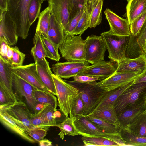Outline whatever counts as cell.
<instances>
[{
  "label": "cell",
  "mask_w": 146,
  "mask_h": 146,
  "mask_svg": "<svg viewBox=\"0 0 146 146\" xmlns=\"http://www.w3.org/2000/svg\"><path fill=\"white\" fill-rule=\"evenodd\" d=\"M84 104L79 92L73 98L70 106V117L75 119L77 117L84 115Z\"/></svg>",
  "instance_id": "38"
},
{
  "label": "cell",
  "mask_w": 146,
  "mask_h": 146,
  "mask_svg": "<svg viewBox=\"0 0 146 146\" xmlns=\"http://www.w3.org/2000/svg\"><path fill=\"white\" fill-rule=\"evenodd\" d=\"M10 63L7 62L0 56V86L10 96L15 103L17 100L12 88L13 72Z\"/></svg>",
  "instance_id": "18"
},
{
  "label": "cell",
  "mask_w": 146,
  "mask_h": 146,
  "mask_svg": "<svg viewBox=\"0 0 146 146\" xmlns=\"http://www.w3.org/2000/svg\"><path fill=\"white\" fill-rule=\"evenodd\" d=\"M124 129L136 135L146 137V109Z\"/></svg>",
  "instance_id": "26"
},
{
  "label": "cell",
  "mask_w": 146,
  "mask_h": 146,
  "mask_svg": "<svg viewBox=\"0 0 146 146\" xmlns=\"http://www.w3.org/2000/svg\"><path fill=\"white\" fill-rule=\"evenodd\" d=\"M104 0H87L84 8L89 16V27L94 28L101 23Z\"/></svg>",
  "instance_id": "21"
},
{
  "label": "cell",
  "mask_w": 146,
  "mask_h": 146,
  "mask_svg": "<svg viewBox=\"0 0 146 146\" xmlns=\"http://www.w3.org/2000/svg\"><path fill=\"white\" fill-rule=\"evenodd\" d=\"M76 88L80 93L84 104V115H89L95 109L107 92L100 88L97 82H79L74 80H65Z\"/></svg>",
  "instance_id": "2"
},
{
  "label": "cell",
  "mask_w": 146,
  "mask_h": 146,
  "mask_svg": "<svg viewBox=\"0 0 146 146\" xmlns=\"http://www.w3.org/2000/svg\"><path fill=\"white\" fill-rule=\"evenodd\" d=\"M50 8L48 6L43 11L38 17L36 31L38 32L47 36L51 16Z\"/></svg>",
  "instance_id": "35"
},
{
  "label": "cell",
  "mask_w": 146,
  "mask_h": 146,
  "mask_svg": "<svg viewBox=\"0 0 146 146\" xmlns=\"http://www.w3.org/2000/svg\"><path fill=\"white\" fill-rule=\"evenodd\" d=\"M0 56L7 62H9L7 57V54L9 45L3 39H0Z\"/></svg>",
  "instance_id": "51"
},
{
  "label": "cell",
  "mask_w": 146,
  "mask_h": 146,
  "mask_svg": "<svg viewBox=\"0 0 146 146\" xmlns=\"http://www.w3.org/2000/svg\"><path fill=\"white\" fill-rule=\"evenodd\" d=\"M48 7L64 29L69 21L72 0H48Z\"/></svg>",
  "instance_id": "14"
},
{
  "label": "cell",
  "mask_w": 146,
  "mask_h": 146,
  "mask_svg": "<svg viewBox=\"0 0 146 146\" xmlns=\"http://www.w3.org/2000/svg\"><path fill=\"white\" fill-rule=\"evenodd\" d=\"M119 133L127 146H146V137L136 135L124 129H121Z\"/></svg>",
  "instance_id": "34"
},
{
  "label": "cell",
  "mask_w": 146,
  "mask_h": 146,
  "mask_svg": "<svg viewBox=\"0 0 146 146\" xmlns=\"http://www.w3.org/2000/svg\"><path fill=\"white\" fill-rule=\"evenodd\" d=\"M117 66L115 62L103 60L86 66L78 75L102 77L105 79L116 72Z\"/></svg>",
  "instance_id": "13"
},
{
  "label": "cell",
  "mask_w": 146,
  "mask_h": 146,
  "mask_svg": "<svg viewBox=\"0 0 146 146\" xmlns=\"http://www.w3.org/2000/svg\"><path fill=\"white\" fill-rule=\"evenodd\" d=\"M13 49L11 47H10V46H9L7 54V57L9 62L13 56Z\"/></svg>",
  "instance_id": "55"
},
{
  "label": "cell",
  "mask_w": 146,
  "mask_h": 146,
  "mask_svg": "<svg viewBox=\"0 0 146 146\" xmlns=\"http://www.w3.org/2000/svg\"><path fill=\"white\" fill-rule=\"evenodd\" d=\"M126 16L130 24L146 11V0H130L126 7Z\"/></svg>",
  "instance_id": "25"
},
{
  "label": "cell",
  "mask_w": 146,
  "mask_h": 146,
  "mask_svg": "<svg viewBox=\"0 0 146 146\" xmlns=\"http://www.w3.org/2000/svg\"><path fill=\"white\" fill-rule=\"evenodd\" d=\"M146 82L134 83L126 89L115 102L117 114L128 106L145 100Z\"/></svg>",
  "instance_id": "8"
},
{
  "label": "cell",
  "mask_w": 146,
  "mask_h": 146,
  "mask_svg": "<svg viewBox=\"0 0 146 146\" xmlns=\"http://www.w3.org/2000/svg\"><path fill=\"white\" fill-rule=\"evenodd\" d=\"M64 35V29L62 25L54 15L51 14L47 37L54 43L59 46L63 40Z\"/></svg>",
  "instance_id": "24"
},
{
  "label": "cell",
  "mask_w": 146,
  "mask_h": 146,
  "mask_svg": "<svg viewBox=\"0 0 146 146\" xmlns=\"http://www.w3.org/2000/svg\"><path fill=\"white\" fill-rule=\"evenodd\" d=\"M106 43L108 58L117 64L126 58L125 53L130 36L115 35L109 31L100 34Z\"/></svg>",
  "instance_id": "5"
},
{
  "label": "cell",
  "mask_w": 146,
  "mask_h": 146,
  "mask_svg": "<svg viewBox=\"0 0 146 146\" xmlns=\"http://www.w3.org/2000/svg\"><path fill=\"white\" fill-rule=\"evenodd\" d=\"M35 96L38 104L42 105L49 104L57 109V98L52 93L48 91H45L36 89L35 90Z\"/></svg>",
  "instance_id": "32"
},
{
  "label": "cell",
  "mask_w": 146,
  "mask_h": 146,
  "mask_svg": "<svg viewBox=\"0 0 146 146\" xmlns=\"http://www.w3.org/2000/svg\"><path fill=\"white\" fill-rule=\"evenodd\" d=\"M86 64H89V63L86 61H67L53 64L51 68L54 74L60 77L73 68Z\"/></svg>",
  "instance_id": "28"
},
{
  "label": "cell",
  "mask_w": 146,
  "mask_h": 146,
  "mask_svg": "<svg viewBox=\"0 0 146 146\" xmlns=\"http://www.w3.org/2000/svg\"><path fill=\"white\" fill-rule=\"evenodd\" d=\"M42 0H31L28 11V17L31 25L38 17L42 3Z\"/></svg>",
  "instance_id": "39"
},
{
  "label": "cell",
  "mask_w": 146,
  "mask_h": 146,
  "mask_svg": "<svg viewBox=\"0 0 146 146\" xmlns=\"http://www.w3.org/2000/svg\"><path fill=\"white\" fill-rule=\"evenodd\" d=\"M57 111V109L54 108L50 105L46 114V117L49 127L56 126L57 124L56 121V113Z\"/></svg>",
  "instance_id": "49"
},
{
  "label": "cell",
  "mask_w": 146,
  "mask_h": 146,
  "mask_svg": "<svg viewBox=\"0 0 146 146\" xmlns=\"http://www.w3.org/2000/svg\"><path fill=\"white\" fill-rule=\"evenodd\" d=\"M40 34L46 57L55 61H59L60 59L58 52L59 46L54 43L43 34Z\"/></svg>",
  "instance_id": "31"
},
{
  "label": "cell",
  "mask_w": 146,
  "mask_h": 146,
  "mask_svg": "<svg viewBox=\"0 0 146 146\" xmlns=\"http://www.w3.org/2000/svg\"><path fill=\"white\" fill-rule=\"evenodd\" d=\"M33 41L34 46L31 49V53L35 62H36L46 58L40 32H35Z\"/></svg>",
  "instance_id": "29"
},
{
  "label": "cell",
  "mask_w": 146,
  "mask_h": 146,
  "mask_svg": "<svg viewBox=\"0 0 146 146\" xmlns=\"http://www.w3.org/2000/svg\"><path fill=\"white\" fill-rule=\"evenodd\" d=\"M74 122V119L68 117L66 118L62 122L57 124L56 126L60 130L58 135L63 140L65 135L74 136L79 135Z\"/></svg>",
  "instance_id": "30"
},
{
  "label": "cell",
  "mask_w": 146,
  "mask_h": 146,
  "mask_svg": "<svg viewBox=\"0 0 146 146\" xmlns=\"http://www.w3.org/2000/svg\"><path fill=\"white\" fill-rule=\"evenodd\" d=\"M87 115L100 118L120 128L114 104H109L96 108Z\"/></svg>",
  "instance_id": "22"
},
{
  "label": "cell",
  "mask_w": 146,
  "mask_h": 146,
  "mask_svg": "<svg viewBox=\"0 0 146 146\" xmlns=\"http://www.w3.org/2000/svg\"><path fill=\"white\" fill-rule=\"evenodd\" d=\"M49 104L43 106L42 109L36 114H33L31 122L36 127H43L49 129L47 121L46 114L48 109Z\"/></svg>",
  "instance_id": "36"
},
{
  "label": "cell",
  "mask_w": 146,
  "mask_h": 146,
  "mask_svg": "<svg viewBox=\"0 0 146 146\" xmlns=\"http://www.w3.org/2000/svg\"><path fill=\"white\" fill-rule=\"evenodd\" d=\"M81 139L85 146H119L115 141L103 137L82 136Z\"/></svg>",
  "instance_id": "37"
},
{
  "label": "cell",
  "mask_w": 146,
  "mask_h": 146,
  "mask_svg": "<svg viewBox=\"0 0 146 146\" xmlns=\"http://www.w3.org/2000/svg\"><path fill=\"white\" fill-rule=\"evenodd\" d=\"M74 80L79 82L89 83L105 79L102 77L85 75H77L73 77Z\"/></svg>",
  "instance_id": "47"
},
{
  "label": "cell",
  "mask_w": 146,
  "mask_h": 146,
  "mask_svg": "<svg viewBox=\"0 0 146 146\" xmlns=\"http://www.w3.org/2000/svg\"><path fill=\"white\" fill-rule=\"evenodd\" d=\"M145 103H146V101H145Z\"/></svg>",
  "instance_id": "59"
},
{
  "label": "cell",
  "mask_w": 146,
  "mask_h": 146,
  "mask_svg": "<svg viewBox=\"0 0 146 146\" xmlns=\"http://www.w3.org/2000/svg\"><path fill=\"white\" fill-rule=\"evenodd\" d=\"M43 1H48V0H42Z\"/></svg>",
  "instance_id": "57"
},
{
  "label": "cell",
  "mask_w": 146,
  "mask_h": 146,
  "mask_svg": "<svg viewBox=\"0 0 146 146\" xmlns=\"http://www.w3.org/2000/svg\"><path fill=\"white\" fill-rule=\"evenodd\" d=\"M145 101H146V94L145 95Z\"/></svg>",
  "instance_id": "56"
},
{
  "label": "cell",
  "mask_w": 146,
  "mask_h": 146,
  "mask_svg": "<svg viewBox=\"0 0 146 146\" xmlns=\"http://www.w3.org/2000/svg\"><path fill=\"white\" fill-rule=\"evenodd\" d=\"M8 0H0V12L8 10Z\"/></svg>",
  "instance_id": "53"
},
{
  "label": "cell",
  "mask_w": 146,
  "mask_h": 146,
  "mask_svg": "<svg viewBox=\"0 0 146 146\" xmlns=\"http://www.w3.org/2000/svg\"><path fill=\"white\" fill-rule=\"evenodd\" d=\"M0 120L5 126L24 139L31 143L35 142L27 133L22 123L10 114L3 107H0Z\"/></svg>",
  "instance_id": "17"
},
{
  "label": "cell",
  "mask_w": 146,
  "mask_h": 146,
  "mask_svg": "<svg viewBox=\"0 0 146 146\" xmlns=\"http://www.w3.org/2000/svg\"><path fill=\"white\" fill-rule=\"evenodd\" d=\"M146 82V68L144 72L135 80L134 83Z\"/></svg>",
  "instance_id": "52"
},
{
  "label": "cell",
  "mask_w": 146,
  "mask_h": 146,
  "mask_svg": "<svg viewBox=\"0 0 146 146\" xmlns=\"http://www.w3.org/2000/svg\"><path fill=\"white\" fill-rule=\"evenodd\" d=\"M84 11V10L81 11L75 17L69 22L64 30V33L72 34L73 33Z\"/></svg>",
  "instance_id": "46"
},
{
  "label": "cell",
  "mask_w": 146,
  "mask_h": 146,
  "mask_svg": "<svg viewBox=\"0 0 146 146\" xmlns=\"http://www.w3.org/2000/svg\"><path fill=\"white\" fill-rule=\"evenodd\" d=\"M74 124L79 134L82 136L99 137L110 139L117 142L119 146H127L120 133H108L96 127L84 115L77 117Z\"/></svg>",
  "instance_id": "7"
},
{
  "label": "cell",
  "mask_w": 146,
  "mask_h": 146,
  "mask_svg": "<svg viewBox=\"0 0 146 146\" xmlns=\"http://www.w3.org/2000/svg\"><path fill=\"white\" fill-rule=\"evenodd\" d=\"M12 88L17 101L25 102L33 114H36L42 109L43 106L39 105L35 96V90L37 88L14 73Z\"/></svg>",
  "instance_id": "3"
},
{
  "label": "cell",
  "mask_w": 146,
  "mask_h": 146,
  "mask_svg": "<svg viewBox=\"0 0 146 146\" xmlns=\"http://www.w3.org/2000/svg\"><path fill=\"white\" fill-rule=\"evenodd\" d=\"M104 12L110 25V31L112 33L122 36H131L130 25L127 19L120 17L108 8L106 9Z\"/></svg>",
  "instance_id": "15"
},
{
  "label": "cell",
  "mask_w": 146,
  "mask_h": 146,
  "mask_svg": "<svg viewBox=\"0 0 146 146\" xmlns=\"http://www.w3.org/2000/svg\"><path fill=\"white\" fill-rule=\"evenodd\" d=\"M126 0L127 2H128L130 0Z\"/></svg>",
  "instance_id": "58"
},
{
  "label": "cell",
  "mask_w": 146,
  "mask_h": 146,
  "mask_svg": "<svg viewBox=\"0 0 146 146\" xmlns=\"http://www.w3.org/2000/svg\"><path fill=\"white\" fill-rule=\"evenodd\" d=\"M146 20V11L137 17L130 24V30L131 35L137 36Z\"/></svg>",
  "instance_id": "41"
},
{
  "label": "cell",
  "mask_w": 146,
  "mask_h": 146,
  "mask_svg": "<svg viewBox=\"0 0 146 146\" xmlns=\"http://www.w3.org/2000/svg\"><path fill=\"white\" fill-rule=\"evenodd\" d=\"M49 129L36 127L27 131V134L35 141L39 142L43 139L47 134Z\"/></svg>",
  "instance_id": "42"
},
{
  "label": "cell",
  "mask_w": 146,
  "mask_h": 146,
  "mask_svg": "<svg viewBox=\"0 0 146 146\" xmlns=\"http://www.w3.org/2000/svg\"><path fill=\"white\" fill-rule=\"evenodd\" d=\"M86 116L96 127L106 133L113 134L119 133L121 128L113 124L90 115Z\"/></svg>",
  "instance_id": "33"
},
{
  "label": "cell",
  "mask_w": 146,
  "mask_h": 146,
  "mask_svg": "<svg viewBox=\"0 0 146 146\" xmlns=\"http://www.w3.org/2000/svg\"><path fill=\"white\" fill-rule=\"evenodd\" d=\"M87 1V0H72L69 21L81 11L84 10Z\"/></svg>",
  "instance_id": "44"
},
{
  "label": "cell",
  "mask_w": 146,
  "mask_h": 146,
  "mask_svg": "<svg viewBox=\"0 0 146 146\" xmlns=\"http://www.w3.org/2000/svg\"><path fill=\"white\" fill-rule=\"evenodd\" d=\"M146 56L143 54L135 58L126 57L118 64L116 72H130L145 70Z\"/></svg>",
  "instance_id": "23"
},
{
  "label": "cell",
  "mask_w": 146,
  "mask_h": 146,
  "mask_svg": "<svg viewBox=\"0 0 146 146\" xmlns=\"http://www.w3.org/2000/svg\"><path fill=\"white\" fill-rule=\"evenodd\" d=\"M39 145L41 146H48L52 145V142L47 139H43L39 142Z\"/></svg>",
  "instance_id": "54"
},
{
  "label": "cell",
  "mask_w": 146,
  "mask_h": 146,
  "mask_svg": "<svg viewBox=\"0 0 146 146\" xmlns=\"http://www.w3.org/2000/svg\"><path fill=\"white\" fill-rule=\"evenodd\" d=\"M52 76L60 109L65 117H68L71 103L79 92L78 89L53 74Z\"/></svg>",
  "instance_id": "6"
},
{
  "label": "cell",
  "mask_w": 146,
  "mask_h": 146,
  "mask_svg": "<svg viewBox=\"0 0 146 146\" xmlns=\"http://www.w3.org/2000/svg\"><path fill=\"white\" fill-rule=\"evenodd\" d=\"M31 0H8V11L15 25L19 37L25 39L31 25L28 17Z\"/></svg>",
  "instance_id": "1"
},
{
  "label": "cell",
  "mask_w": 146,
  "mask_h": 146,
  "mask_svg": "<svg viewBox=\"0 0 146 146\" xmlns=\"http://www.w3.org/2000/svg\"><path fill=\"white\" fill-rule=\"evenodd\" d=\"M5 108L11 115L22 123L25 128L26 131L36 127L31 122L33 114L27 104L22 101H17L14 104Z\"/></svg>",
  "instance_id": "16"
},
{
  "label": "cell",
  "mask_w": 146,
  "mask_h": 146,
  "mask_svg": "<svg viewBox=\"0 0 146 146\" xmlns=\"http://www.w3.org/2000/svg\"><path fill=\"white\" fill-rule=\"evenodd\" d=\"M137 40L143 54L146 56V20L137 36Z\"/></svg>",
  "instance_id": "45"
},
{
  "label": "cell",
  "mask_w": 146,
  "mask_h": 146,
  "mask_svg": "<svg viewBox=\"0 0 146 146\" xmlns=\"http://www.w3.org/2000/svg\"><path fill=\"white\" fill-rule=\"evenodd\" d=\"M89 27V16L84 8L83 13L74 30L72 34L74 35L82 34Z\"/></svg>",
  "instance_id": "40"
},
{
  "label": "cell",
  "mask_w": 146,
  "mask_h": 146,
  "mask_svg": "<svg viewBox=\"0 0 146 146\" xmlns=\"http://www.w3.org/2000/svg\"><path fill=\"white\" fill-rule=\"evenodd\" d=\"M38 76L48 91L55 95L57 93L52 73L46 58L36 62Z\"/></svg>",
  "instance_id": "20"
},
{
  "label": "cell",
  "mask_w": 146,
  "mask_h": 146,
  "mask_svg": "<svg viewBox=\"0 0 146 146\" xmlns=\"http://www.w3.org/2000/svg\"><path fill=\"white\" fill-rule=\"evenodd\" d=\"M81 35L64 33L59 49L62 57L67 61H85L84 59L85 40L82 39Z\"/></svg>",
  "instance_id": "4"
},
{
  "label": "cell",
  "mask_w": 146,
  "mask_h": 146,
  "mask_svg": "<svg viewBox=\"0 0 146 146\" xmlns=\"http://www.w3.org/2000/svg\"><path fill=\"white\" fill-rule=\"evenodd\" d=\"M145 70L130 72H116L111 76L97 82L106 91H110L124 86L134 80Z\"/></svg>",
  "instance_id": "10"
},
{
  "label": "cell",
  "mask_w": 146,
  "mask_h": 146,
  "mask_svg": "<svg viewBox=\"0 0 146 146\" xmlns=\"http://www.w3.org/2000/svg\"><path fill=\"white\" fill-rule=\"evenodd\" d=\"M89 64H86L73 68L61 75L59 77L62 79H68L78 75L81 71Z\"/></svg>",
  "instance_id": "50"
},
{
  "label": "cell",
  "mask_w": 146,
  "mask_h": 146,
  "mask_svg": "<svg viewBox=\"0 0 146 146\" xmlns=\"http://www.w3.org/2000/svg\"><path fill=\"white\" fill-rule=\"evenodd\" d=\"M15 103L8 94L0 86V107L10 106Z\"/></svg>",
  "instance_id": "48"
},
{
  "label": "cell",
  "mask_w": 146,
  "mask_h": 146,
  "mask_svg": "<svg viewBox=\"0 0 146 146\" xmlns=\"http://www.w3.org/2000/svg\"><path fill=\"white\" fill-rule=\"evenodd\" d=\"M11 69L14 73L37 89L48 91L38 76L36 62L20 66H13Z\"/></svg>",
  "instance_id": "11"
},
{
  "label": "cell",
  "mask_w": 146,
  "mask_h": 146,
  "mask_svg": "<svg viewBox=\"0 0 146 146\" xmlns=\"http://www.w3.org/2000/svg\"><path fill=\"white\" fill-rule=\"evenodd\" d=\"M134 80L124 86L107 91L95 108L109 104H114L115 102L123 92L134 83Z\"/></svg>",
  "instance_id": "27"
},
{
  "label": "cell",
  "mask_w": 146,
  "mask_h": 146,
  "mask_svg": "<svg viewBox=\"0 0 146 146\" xmlns=\"http://www.w3.org/2000/svg\"><path fill=\"white\" fill-rule=\"evenodd\" d=\"M107 50L106 43L102 35H91L85 39L84 60L92 64L103 60Z\"/></svg>",
  "instance_id": "9"
},
{
  "label": "cell",
  "mask_w": 146,
  "mask_h": 146,
  "mask_svg": "<svg viewBox=\"0 0 146 146\" xmlns=\"http://www.w3.org/2000/svg\"><path fill=\"white\" fill-rule=\"evenodd\" d=\"M146 109L145 100L132 104L117 114L121 129H124Z\"/></svg>",
  "instance_id": "19"
},
{
  "label": "cell",
  "mask_w": 146,
  "mask_h": 146,
  "mask_svg": "<svg viewBox=\"0 0 146 146\" xmlns=\"http://www.w3.org/2000/svg\"><path fill=\"white\" fill-rule=\"evenodd\" d=\"M11 47L13 50V54L10 62L14 66L23 65L25 54L20 51L17 46Z\"/></svg>",
  "instance_id": "43"
},
{
  "label": "cell",
  "mask_w": 146,
  "mask_h": 146,
  "mask_svg": "<svg viewBox=\"0 0 146 146\" xmlns=\"http://www.w3.org/2000/svg\"><path fill=\"white\" fill-rule=\"evenodd\" d=\"M19 36L14 22L8 11L0 12V39L11 46L16 45Z\"/></svg>",
  "instance_id": "12"
}]
</instances>
